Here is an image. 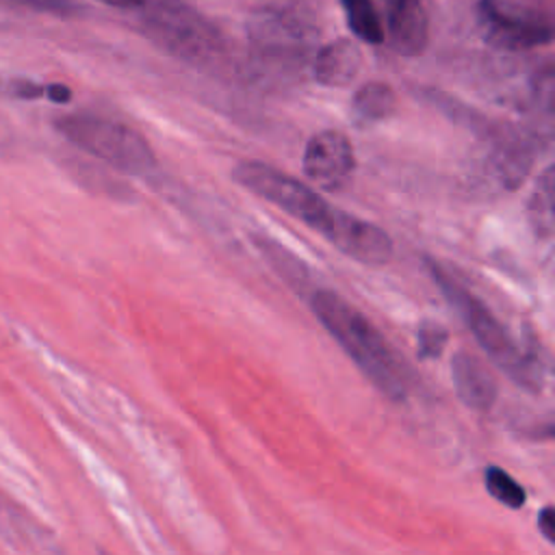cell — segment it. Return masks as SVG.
Here are the masks:
<instances>
[{
  "label": "cell",
  "mask_w": 555,
  "mask_h": 555,
  "mask_svg": "<svg viewBox=\"0 0 555 555\" xmlns=\"http://www.w3.org/2000/svg\"><path fill=\"white\" fill-rule=\"evenodd\" d=\"M310 308L379 392L392 401H403L408 397L399 358L358 308L332 291H314Z\"/></svg>",
  "instance_id": "obj_1"
},
{
  "label": "cell",
  "mask_w": 555,
  "mask_h": 555,
  "mask_svg": "<svg viewBox=\"0 0 555 555\" xmlns=\"http://www.w3.org/2000/svg\"><path fill=\"white\" fill-rule=\"evenodd\" d=\"M427 264H429V271H431L436 284L447 295L449 304H453L455 310H460V314L464 317L473 336L486 349V353L494 360V364L501 366L522 388L538 392L542 388L540 364H535V360H531L529 356H525L518 349V345L512 340L507 330L499 323V319L479 299H475L470 293H466L438 264H434L431 260Z\"/></svg>",
  "instance_id": "obj_2"
},
{
  "label": "cell",
  "mask_w": 555,
  "mask_h": 555,
  "mask_svg": "<svg viewBox=\"0 0 555 555\" xmlns=\"http://www.w3.org/2000/svg\"><path fill=\"white\" fill-rule=\"evenodd\" d=\"M56 128L74 145L124 173L143 176L156 167V156L143 134L121 121L93 113H72L59 117Z\"/></svg>",
  "instance_id": "obj_3"
},
{
  "label": "cell",
  "mask_w": 555,
  "mask_h": 555,
  "mask_svg": "<svg viewBox=\"0 0 555 555\" xmlns=\"http://www.w3.org/2000/svg\"><path fill=\"white\" fill-rule=\"evenodd\" d=\"M141 11L145 33L171 54L193 63L223 56L225 41L219 28L182 0H145Z\"/></svg>",
  "instance_id": "obj_4"
},
{
  "label": "cell",
  "mask_w": 555,
  "mask_h": 555,
  "mask_svg": "<svg viewBox=\"0 0 555 555\" xmlns=\"http://www.w3.org/2000/svg\"><path fill=\"white\" fill-rule=\"evenodd\" d=\"M232 178L241 186L275 204L284 212L293 215L295 219L325 236L332 223L334 208L317 191H312V186L258 160H241L234 167Z\"/></svg>",
  "instance_id": "obj_5"
},
{
  "label": "cell",
  "mask_w": 555,
  "mask_h": 555,
  "mask_svg": "<svg viewBox=\"0 0 555 555\" xmlns=\"http://www.w3.org/2000/svg\"><path fill=\"white\" fill-rule=\"evenodd\" d=\"M254 46L271 59H304L317 39L312 9L304 0H264L249 24Z\"/></svg>",
  "instance_id": "obj_6"
},
{
  "label": "cell",
  "mask_w": 555,
  "mask_h": 555,
  "mask_svg": "<svg viewBox=\"0 0 555 555\" xmlns=\"http://www.w3.org/2000/svg\"><path fill=\"white\" fill-rule=\"evenodd\" d=\"M477 20L486 39L503 50H531L553 41V17L522 0H479Z\"/></svg>",
  "instance_id": "obj_7"
},
{
  "label": "cell",
  "mask_w": 555,
  "mask_h": 555,
  "mask_svg": "<svg viewBox=\"0 0 555 555\" xmlns=\"http://www.w3.org/2000/svg\"><path fill=\"white\" fill-rule=\"evenodd\" d=\"M356 169L351 141L338 130H323L308 139L304 150V173L323 191L347 186Z\"/></svg>",
  "instance_id": "obj_8"
},
{
  "label": "cell",
  "mask_w": 555,
  "mask_h": 555,
  "mask_svg": "<svg viewBox=\"0 0 555 555\" xmlns=\"http://www.w3.org/2000/svg\"><path fill=\"white\" fill-rule=\"evenodd\" d=\"M325 238H330L349 258L371 267L390 262L395 254L392 238L382 228L343 210H334Z\"/></svg>",
  "instance_id": "obj_9"
},
{
  "label": "cell",
  "mask_w": 555,
  "mask_h": 555,
  "mask_svg": "<svg viewBox=\"0 0 555 555\" xmlns=\"http://www.w3.org/2000/svg\"><path fill=\"white\" fill-rule=\"evenodd\" d=\"M388 41L401 56H418L429 43V17L421 0H384Z\"/></svg>",
  "instance_id": "obj_10"
},
{
  "label": "cell",
  "mask_w": 555,
  "mask_h": 555,
  "mask_svg": "<svg viewBox=\"0 0 555 555\" xmlns=\"http://www.w3.org/2000/svg\"><path fill=\"white\" fill-rule=\"evenodd\" d=\"M451 377L457 397L464 405L477 412H488L499 399V384L490 369L473 353L457 351L451 360Z\"/></svg>",
  "instance_id": "obj_11"
},
{
  "label": "cell",
  "mask_w": 555,
  "mask_h": 555,
  "mask_svg": "<svg viewBox=\"0 0 555 555\" xmlns=\"http://www.w3.org/2000/svg\"><path fill=\"white\" fill-rule=\"evenodd\" d=\"M362 65L360 48L349 39H334L317 50L312 61L314 80L323 87H347Z\"/></svg>",
  "instance_id": "obj_12"
},
{
  "label": "cell",
  "mask_w": 555,
  "mask_h": 555,
  "mask_svg": "<svg viewBox=\"0 0 555 555\" xmlns=\"http://www.w3.org/2000/svg\"><path fill=\"white\" fill-rule=\"evenodd\" d=\"M351 108L364 121H382L397 111V93L390 85L371 80L353 93Z\"/></svg>",
  "instance_id": "obj_13"
},
{
  "label": "cell",
  "mask_w": 555,
  "mask_h": 555,
  "mask_svg": "<svg viewBox=\"0 0 555 555\" xmlns=\"http://www.w3.org/2000/svg\"><path fill=\"white\" fill-rule=\"evenodd\" d=\"M349 30L364 43L379 46L384 41V26L373 0H340Z\"/></svg>",
  "instance_id": "obj_14"
},
{
  "label": "cell",
  "mask_w": 555,
  "mask_h": 555,
  "mask_svg": "<svg viewBox=\"0 0 555 555\" xmlns=\"http://www.w3.org/2000/svg\"><path fill=\"white\" fill-rule=\"evenodd\" d=\"M483 481H486V488L488 492L503 505L512 507V509H520L527 501V494L522 490V486L512 477L507 475L503 468L499 466H488L486 473H483Z\"/></svg>",
  "instance_id": "obj_15"
},
{
  "label": "cell",
  "mask_w": 555,
  "mask_h": 555,
  "mask_svg": "<svg viewBox=\"0 0 555 555\" xmlns=\"http://www.w3.org/2000/svg\"><path fill=\"white\" fill-rule=\"evenodd\" d=\"M7 93H11L13 98H22V100H35V98H48L56 104H65L72 100V91L65 85H37L33 80H9L7 82Z\"/></svg>",
  "instance_id": "obj_16"
},
{
  "label": "cell",
  "mask_w": 555,
  "mask_h": 555,
  "mask_svg": "<svg viewBox=\"0 0 555 555\" xmlns=\"http://www.w3.org/2000/svg\"><path fill=\"white\" fill-rule=\"evenodd\" d=\"M553 180H551V169L542 176V182L538 184L531 204H529V212L533 219V225L538 230V234H548L551 232V219H553Z\"/></svg>",
  "instance_id": "obj_17"
},
{
  "label": "cell",
  "mask_w": 555,
  "mask_h": 555,
  "mask_svg": "<svg viewBox=\"0 0 555 555\" xmlns=\"http://www.w3.org/2000/svg\"><path fill=\"white\" fill-rule=\"evenodd\" d=\"M416 340H418V358L434 360L444 351L449 332L438 321L427 319V321H421V325L416 330Z\"/></svg>",
  "instance_id": "obj_18"
},
{
  "label": "cell",
  "mask_w": 555,
  "mask_h": 555,
  "mask_svg": "<svg viewBox=\"0 0 555 555\" xmlns=\"http://www.w3.org/2000/svg\"><path fill=\"white\" fill-rule=\"evenodd\" d=\"M0 7L28 9L56 17H74L80 13V4L74 0H0Z\"/></svg>",
  "instance_id": "obj_19"
},
{
  "label": "cell",
  "mask_w": 555,
  "mask_h": 555,
  "mask_svg": "<svg viewBox=\"0 0 555 555\" xmlns=\"http://www.w3.org/2000/svg\"><path fill=\"white\" fill-rule=\"evenodd\" d=\"M538 527H540L542 535L546 538V542L553 544L555 542V512L551 505L542 507V512L538 516Z\"/></svg>",
  "instance_id": "obj_20"
},
{
  "label": "cell",
  "mask_w": 555,
  "mask_h": 555,
  "mask_svg": "<svg viewBox=\"0 0 555 555\" xmlns=\"http://www.w3.org/2000/svg\"><path fill=\"white\" fill-rule=\"evenodd\" d=\"M100 2H104L108 7H115V9H141V4L145 0H100Z\"/></svg>",
  "instance_id": "obj_21"
}]
</instances>
